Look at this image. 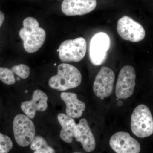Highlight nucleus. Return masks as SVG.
Listing matches in <instances>:
<instances>
[{
    "mask_svg": "<svg viewBox=\"0 0 153 153\" xmlns=\"http://www.w3.org/2000/svg\"><path fill=\"white\" fill-rule=\"evenodd\" d=\"M24 28L19 32V36L24 42V47L28 53H33L42 47L46 39V34L39 24L33 17L26 18L23 22Z\"/></svg>",
    "mask_w": 153,
    "mask_h": 153,
    "instance_id": "obj_1",
    "label": "nucleus"
},
{
    "mask_svg": "<svg viewBox=\"0 0 153 153\" xmlns=\"http://www.w3.org/2000/svg\"><path fill=\"white\" fill-rule=\"evenodd\" d=\"M82 75L75 66L67 63H61L57 68V73L49 79L51 88L64 91L74 88L80 85Z\"/></svg>",
    "mask_w": 153,
    "mask_h": 153,
    "instance_id": "obj_2",
    "label": "nucleus"
},
{
    "mask_svg": "<svg viewBox=\"0 0 153 153\" xmlns=\"http://www.w3.org/2000/svg\"><path fill=\"white\" fill-rule=\"evenodd\" d=\"M131 127L133 133L140 138L150 136L153 133V118L150 110L143 104L139 105L132 114Z\"/></svg>",
    "mask_w": 153,
    "mask_h": 153,
    "instance_id": "obj_3",
    "label": "nucleus"
},
{
    "mask_svg": "<svg viewBox=\"0 0 153 153\" xmlns=\"http://www.w3.org/2000/svg\"><path fill=\"white\" fill-rule=\"evenodd\" d=\"M87 43L84 38L67 40L60 44L58 51L60 59L63 62H78L85 57Z\"/></svg>",
    "mask_w": 153,
    "mask_h": 153,
    "instance_id": "obj_4",
    "label": "nucleus"
},
{
    "mask_svg": "<svg viewBox=\"0 0 153 153\" xmlns=\"http://www.w3.org/2000/svg\"><path fill=\"white\" fill-rule=\"evenodd\" d=\"M13 130L16 141L22 147L30 145L36 135L34 123L30 118L24 114H18L14 118Z\"/></svg>",
    "mask_w": 153,
    "mask_h": 153,
    "instance_id": "obj_5",
    "label": "nucleus"
},
{
    "mask_svg": "<svg viewBox=\"0 0 153 153\" xmlns=\"http://www.w3.org/2000/svg\"><path fill=\"white\" fill-rule=\"evenodd\" d=\"M110 46V38L107 34L103 32L95 34L89 44V58L91 63L95 66H100L104 63Z\"/></svg>",
    "mask_w": 153,
    "mask_h": 153,
    "instance_id": "obj_6",
    "label": "nucleus"
},
{
    "mask_svg": "<svg viewBox=\"0 0 153 153\" xmlns=\"http://www.w3.org/2000/svg\"><path fill=\"white\" fill-rule=\"evenodd\" d=\"M117 30L122 39L132 42L142 41L146 36V32L141 25L128 16H124L118 20Z\"/></svg>",
    "mask_w": 153,
    "mask_h": 153,
    "instance_id": "obj_7",
    "label": "nucleus"
},
{
    "mask_svg": "<svg viewBox=\"0 0 153 153\" xmlns=\"http://www.w3.org/2000/svg\"><path fill=\"white\" fill-rule=\"evenodd\" d=\"M136 77L135 71L132 66H126L122 68L116 86V95L117 98L126 99L133 95L135 87Z\"/></svg>",
    "mask_w": 153,
    "mask_h": 153,
    "instance_id": "obj_8",
    "label": "nucleus"
},
{
    "mask_svg": "<svg viewBox=\"0 0 153 153\" xmlns=\"http://www.w3.org/2000/svg\"><path fill=\"white\" fill-rule=\"evenodd\" d=\"M114 72L108 67L102 66L95 76L93 91L101 99L110 96L112 93L115 80Z\"/></svg>",
    "mask_w": 153,
    "mask_h": 153,
    "instance_id": "obj_9",
    "label": "nucleus"
},
{
    "mask_svg": "<svg viewBox=\"0 0 153 153\" xmlns=\"http://www.w3.org/2000/svg\"><path fill=\"white\" fill-rule=\"evenodd\" d=\"M110 146L116 153H139L140 143L126 132L116 133L111 137Z\"/></svg>",
    "mask_w": 153,
    "mask_h": 153,
    "instance_id": "obj_10",
    "label": "nucleus"
},
{
    "mask_svg": "<svg viewBox=\"0 0 153 153\" xmlns=\"http://www.w3.org/2000/svg\"><path fill=\"white\" fill-rule=\"evenodd\" d=\"M96 6V0H64L61 9L67 16H82L94 10Z\"/></svg>",
    "mask_w": 153,
    "mask_h": 153,
    "instance_id": "obj_11",
    "label": "nucleus"
},
{
    "mask_svg": "<svg viewBox=\"0 0 153 153\" xmlns=\"http://www.w3.org/2000/svg\"><path fill=\"white\" fill-rule=\"evenodd\" d=\"M48 99L47 94L44 91L37 89L33 92L31 100L22 102L21 108L28 117L34 118L36 111H44L47 110Z\"/></svg>",
    "mask_w": 153,
    "mask_h": 153,
    "instance_id": "obj_12",
    "label": "nucleus"
},
{
    "mask_svg": "<svg viewBox=\"0 0 153 153\" xmlns=\"http://www.w3.org/2000/svg\"><path fill=\"white\" fill-rule=\"evenodd\" d=\"M76 141L82 144L83 149L88 152L95 149L96 141L87 121L83 118L76 125L75 137Z\"/></svg>",
    "mask_w": 153,
    "mask_h": 153,
    "instance_id": "obj_13",
    "label": "nucleus"
},
{
    "mask_svg": "<svg viewBox=\"0 0 153 153\" xmlns=\"http://www.w3.org/2000/svg\"><path fill=\"white\" fill-rule=\"evenodd\" d=\"M60 97L66 104V115L72 118L82 116L86 106L83 102L77 98L76 94L62 92Z\"/></svg>",
    "mask_w": 153,
    "mask_h": 153,
    "instance_id": "obj_14",
    "label": "nucleus"
},
{
    "mask_svg": "<svg viewBox=\"0 0 153 153\" xmlns=\"http://www.w3.org/2000/svg\"><path fill=\"white\" fill-rule=\"evenodd\" d=\"M57 120L62 129L60 132V137L63 141L70 143L75 137L76 124L73 118L67 115L60 113L57 115Z\"/></svg>",
    "mask_w": 153,
    "mask_h": 153,
    "instance_id": "obj_15",
    "label": "nucleus"
},
{
    "mask_svg": "<svg viewBox=\"0 0 153 153\" xmlns=\"http://www.w3.org/2000/svg\"><path fill=\"white\" fill-rule=\"evenodd\" d=\"M30 148L34 153H55L54 149L48 146L47 141L43 137L36 136L30 144Z\"/></svg>",
    "mask_w": 153,
    "mask_h": 153,
    "instance_id": "obj_16",
    "label": "nucleus"
},
{
    "mask_svg": "<svg viewBox=\"0 0 153 153\" xmlns=\"http://www.w3.org/2000/svg\"><path fill=\"white\" fill-rule=\"evenodd\" d=\"M0 80L7 85H13L16 82L14 73L6 67H0Z\"/></svg>",
    "mask_w": 153,
    "mask_h": 153,
    "instance_id": "obj_17",
    "label": "nucleus"
},
{
    "mask_svg": "<svg viewBox=\"0 0 153 153\" xmlns=\"http://www.w3.org/2000/svg\"><path fill=\"white\" fill-rule=\"evenodd\" d=\"M11 70L13 73H15L22 79H27L30 75V67L25 64H19L13 66Z\"/></svg>",
    "mask_w": 153,
    "mask_h": 153,
    "instance_id": "obj_18",
    "label": "nucleus"
},
{
    "mask_svg": "<svg viewBox=\"0 0 153 153\" xmlns=\"http://www.w3.org/2000/svg\"><path fill=\"white\" fill-rule=\"evenodd\" d=\"M13 147V143L11 139L0 133V153H8Z\"/></svg>",
    "mask_w": 153,
    "mask_h": 153,
    "instance_id": "obj_19",
    "label": "nucleus"
},
{
    "mask_svg": "<svg viewBox=\"0 0 153 153\" xmlns=\"http://www.w3.org/2000/svg\"><path fill=\"white\" fill-rule=\"evenodd\" d=\"M5 16L3 12L0 11V27L2 25L4 20Z\"/></svg>",
    "mask_w": 153,
    "mask_h": 153,
    "instance_id": "obj_20",
    "label": "nucleus"
},
{
    "mask_svg": "<svg viewBox=\"0 0 153 153\" xmlns=\"http://www.w3.org/2000/svg\"><path fill=\"white\" fill-rule=\"evenodd\" d=\"M123 104V103L122 101H119L118 102L117 105L119 106H122Z\"/></svg>",
    "mask_w": 153,
    "mask_h": 153,
    "instance_id": "obj_21",
    "label": "nucleus"
},
{
    "mask_svg": "<svg viewBox=\"0 0 153 153\" xmlns=\"http://www.w3.org/2000/svg\"><path fill=\"white\" fill-rule=\"evenodd\" d=\"M73 153H79V152H74Z\"/></svg>",
    "mask_w": 153,
    "mask_h": 153,
    "instance_id": "obj_22",
    "label": "nucleus"
}]
</instances>
